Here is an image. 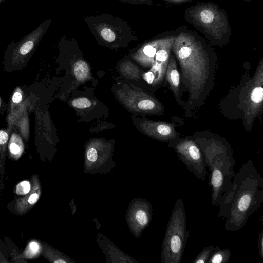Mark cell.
Segmentation results:
<instances>
[{"mask_svg":"<svg viewBox=\"0 0 263 263\" xmlns=\"http://www.w3.org/2000/svg\"><path fill=\"white\" fill-rule=\"evenodd\" d=\"M262 203L263 178L249 160L235 174L230 192L219 206L217 216L226 219V230H240Z\"/></svg>","mask_w":263,"mask_h":263,"instance_id":"1","label":"cell"},{"mask_svg":"<svg viewBox=\"0 0 263 263\" xmlns=\"http://www.w3.org/2000/svg\"><path fill=\"white\" fill-rule=\"evenodd\" d=\"M190 92L189 105L197 102L205 92L210 73V56L200 36L190 31L175 35L172 50Z\"/></svg>","mask_w":263,"mask_h":263,"instance_id":"2","label":"cell"},{"mask_svg":"<svg viewBox=\"0 0 263 263\" xmlns=\"http://www.w3.org/2000/svg\"><path fill=\"white\" fill-rule=\"evenodd\" d=\"M200 149L210 171L208 185L212 189V204L219 206L231 190L236 162L232 153L223 145H203Z\"/></svg>","mask_w":263,"mask_h":263,"instance_id":"3","label":"cell"},{"mask_svg":"<svg viewBox=\"0 0 263 263\" xmlns=\"http://www.w3.org/2000/svg\"><path fill=\"white\" fill-rule=\"evenodd\" d=\"M185 18L215 44L227 42L231 36L227 13L211 2L190 7L185 11Z\"/></svg>","mask_w":263,"mask_h":263,"instance_id":"4","label":"cell"},{"mask_svg":"<svg viewBox=\"0 0 263 263\" xmlns=\"http://www.w3.org/2000/svg\"><path fill=\"white\" fill-rule=\"evenodd\" d=\"M190 232L184 204L178 198L172 211L162 245V263H180Z\"/></svg>","mask_w":263,"mask_h":263,"instance_id":"5","label":"cell"},{"mask_svg":"<svg viewBox=\"0 0 263 263\" xmlns=\"http://www.w3.org/2000/svg\"><path fill=\"white\" fill-rule=\"evenodd\" d=\"M85 22L92 35L109 44L136 37L125 20L107 13L87 17Z\"/></svg>","mask_w":263,"mask_h":263,"instance_id":"6","label":"cell"},{"mask_svg":"<svg viewBox=\"0 0 263 263\" xmlns=\"http://www.w3.org/2000/svg\"><path fill=\"white\" fill-rule=\"evenodd\" d=\"M179 160L197 178L204 181L208 175L203 155L195 142L183 139L172 146Z\"/></svg>","mask_w":263,"mask_h":263,"instance_id":"7","label":"cell"},{"mask_svg":"<svg viewBox=\"0 0 263 263\" xmlns=\"http://www.w3.org/2000/svg\"><path fill=\"white\" fill-rule=\"evenodd\" d=\"M258 64L255 74L247 85L242 102L244 116L248 123L261 110L263 101V61Z\"/></svg>","mask_w":263,"mask_h":263,"instance_id":"8","label":"cell"},{"mask_svg":"<svg viewBox=\"0 0 263 263\" xmlns=\"http://www.w3.org/2000/svg\"><path fill=\"white\" fill-rule=\"evenodd\" d=\"M52 21L51 18L46 19L17 42L12 41L8 46L7 55L13 59H24L29 57L45 34Z\"/></svg>","mask_w":263,"mask_h":263,"instance_id":"9","label":"cell"},{"mask_svg":"<svg viewBox=\"0 0 263 263\" xmlns=\"http://www.w3.org/2000/svg\"><path fill=\"white\" fill-rule=\"evenodd\" d=\"M175 35L162 37L161 41L154 57L153 70L156 73L155 81L162 80L165 74Z\"/></svg>","mask_w":263,"mask_h":263,"instance_id":"10","label":"cell"},{"mask_svg":"<svg viewBox=\"0 0 263 263\" xmlns=\"http://www.w3.org/2000/svg\"><path fill=\"white\" fill-rule=\"evenodd\" d=\"M31 189L30 191L23 197L15 200L13 210L18 215L25 214L30 211L38 201L41 195V187L37 176L33 174L30 178Z\"/></svg>","mask_w":263,"mask_h":263,"instance_id":"11","label":"cell"},{"mask_svg":"<svg viewBox=\"0 0 263 263\" xmlns=\"http://www.w3.org/2000/svg\"><path fill=\"white\" fill-rule=\"evenodd\" d=\"M165 75L166 80L177 99L179 94L180 79L177 67L176 61L173 54H170Z\"/></svg>","mask_w":263,"mask_h":263,"instance_id":"12","label":"cell"},{"mask_svg":"<svg viewBox=\"0 0 263 263\" xmlns=\"http://www.w3.org/2000/svg\"><path fill=\"white\" fill-rule=\"evenodd\" d=\"M231 256V251L229 248L221 249L215 246L214 250L207 263H228Z\"/></svg>","mask_w":263,"mask_h":263,"instance_id":"13","label":"cell"},{"mask_svg":"<svg viewBox=\"0 0 263 263\" xmlns=\"http://www.w3.org/2000/svg\"><path fill=\"white\" fill-rule=\"evenodd\" d=\"M9 150L12 159L17 160L21 157L24 151V146L18 136L13 135L11 136Z\"/></svg>","mask_w":263,"mask_h":263,"instance_id":"14","label":"cell"},{"mask_svg":"<svg viewBox=\"0 0 263 263\" xmlns=\"http://www.w3.org/2000/svg\"><path fill=\"white\" fill-rule=\"evenodd\" d=\"M40 243L35 240H32L28 243L23 253V256L27 259H35L40 254L41 251Z\"/></svg>","mask_w":263,"mask_h":263,"instance_id":"15","label":"cell"},{"mask_svg":"<svg viewBox=\"0 0 263 263\" xmlns=\"http://www.w3.org/2000/svg\"><path fill=\"white\" fill-rule=\"evenodd\" d=\"M74 72L77 80H84L88 73L87 64L83 60L77 61L74 66Z\"/></svg>","mask_w":263,"mask_h":263,"instance_id":"16","label":"cell"},{"mask_svg":"<svg viewBox=\"0 0 263 263\" xmlns=\"http://www.w3.org/2000/svg\"><path fill=\"white\" fill-rule=\"evenodd\" d=\"M215 248V246L204 247L196 256L192 263H207Z\"/></svg>","mask_w":263,"mask_h":263,"instance_id":"17","label":"cell"},{"mask_svg":"<svg viewBox=\"0 0 263 263\" xmlns=\"http://www.w3.org/2000/svg\"><path fill=\"white\" fill-rule=\"evenodd\" d=\"M31 189V181L23 180L19 182L15 187V193L16 195L24 196L28 193Z\"/></svg>","mask_w":263,"mask_h":263,"instance_id":"18","label":"cell"},{"mask_svg":"<svg viewBox=\"0 0 263 263\" xmlns=\"http://www.w3.org/2000/svg\"><path fill=\"white\" fill-rule=\"evenodd\" d=\"M136 219L139 224L146 226L149 221V217L147 212L143 209L138 210L136 213Z\"/></svg>","mask_w":263,"mask_h":263,"instance_id":"19","label":"cell"},{"mask_svg":"<svg viewBox=\"0 0 263 263\" xmlns=\"http://www.w3.org/2000/svg\"><path fill=\"white\" fill-rule=\"evenodd\" d=\"M72 104L76 108L83 109L90 106L91 102L86 98H80L74 100Z\"/></svg>","mask_w":263,"mask_h":263,"instance_id":"20","label":"cell"},{"mask_svg":"<svg viewBox=\"0 0 263 263\" xmlns=\"http://www.w3.org/2000/svg\"><path fill=\"white\" fill-rule=\"evenodd\" d=\"M133 5H152V0H118Z\"/></svg>","mask_w":263,"mask_h":263,"instance_id":"21","label":"cell"},{"mask_svg":"<svg viewBox=\"0 0 263 263\" xmlns=\"http://www.w3.org/2000/svg\"><path fill=\"white\" fill-rule=\"evenodd\" d=\"M258 249L259 256L263 259V231L261 230L259 233L258 239Z\"/></svg>","mask_w":263,"mask_h":263,"instance_id":"22","label":"cell"},{"mask_svg":"<svg viewBox=\"0 0 263 263\" xmlns=\"http://www.w3.org/2000/svg\"><path fill=\"white\" fill-rule=\"evenodd\" d=\"M97 152L95 148H91L87 152V157L88 160L95 162L97 159Z\"/></svg>","mask_w":263,"mask_h":263,"instance_id":"23","label":"cell"},{"mask_svg":"<svg viewBox=\"0 0 263 263\" xmlns=\"http://www.w3.org/2000/svg\"><path fill=\"white\" fill-rule=\"evenodd\" d=\"M8 139V133L4 130H0V146L5 145Z\"/></svg>","mask_w":263,"mask_h":263,"instance_id":"24","label":"cell"},{"mask_svg":"<svg viewBox=\"0 0 263 263\" xmlns=\"http://www.w3.org/2000/svg\"><path fill=\"white\" fill-rule=\"evenodd\" d=\"M144 78L149 84H152L154 80L155 76L152 72L149 71L144 74Z\"/></svg>","mask_w":263,"mask_h":263,"instance_id":"25","label":"cell"},{"mask_svg":"<svg viewBox=\"0 0 263 263\" xmlns=\"http://www.w3.org/2000/svg\"><path fill=\"white\" fill-rule=\"evenodd\" d=\"M12 100L13 102L15 103H18L21 102L22 100V94L18 91L14 92L12 96Z\"/></svg>","mask_w":263,"mask_h":263,"instance_id":"26","label":"cell"},{"mask_svg":"<svg viewBox=\"0 0 263 263\" xmlns=\"http://www.w3.org/2000/svg\"><path fill=\"white\" fill-rule=\"evenodd\" d=\"M165 2L173 4H179L187 2L189 0H164Z\"/></svg>","mask_w":263,"mask_h":263,"instance_id":"27","label":"cell"},{"mask_svg":"<svg viewBox=\"0 0 263 263\" xmlns=\"http://www.w3.org/2000/svg\"><path fill=\"white\" fill-rule=\"evenodd\" d=\"M54 262H55V263H65V262H66V261L62 259H58L57 260H55L54 261Z\"/></svg>","mask_w":263,"mask_h":263,"instance_id":"28","label":"cell"},{"mask_svg":"<svg viewBox=\"0 0 263 263\" xmlns=\"http://www.w3.org/2000/svg\"><path fill=\"white\" fill-rule=\"evenodd\" d=\"M6 0H0V5Z\"/></svg>","mask_w":263,"mask_h":263,"instance_id":"29","label":"cell"},{"mask_svg":"<svg viewBox=\"0 0 263 263\" xmlns=\"http://www.w3.org/2000/svg\"><path fill=\"white\" fill-rule=\"evenodd\" d=\"M243 1H250L251 0H243Z\"/></svg>","mask_w":263,"mask_h":263,"instance_id":"30","label":"cell"},{"mask_svg":"<svg viewBox=\"0 0 263 263\" xmlns=\"http://www.w3.org/2000/svg\"><path fill=\"white\" fill-rule=\"evenodd\" d=\"M2 185L1 180H0V186Z\"/></svg>","mask_w":263,"mask_h":263,"instance_id":"31","label":"cell"},{"mask_svg":"<svg viewBox=\"0 0 263 263\" xmlns=\"http://www.w3.org/2000/svg\"><path fill=\"white\" fill-rule=\"evenodd\" d=\"M0 104H1V99H0Z\"/></svg>","mask_w":263,"mask_h":263,"instance_id":"32","label":"cell"}]
</instances>
